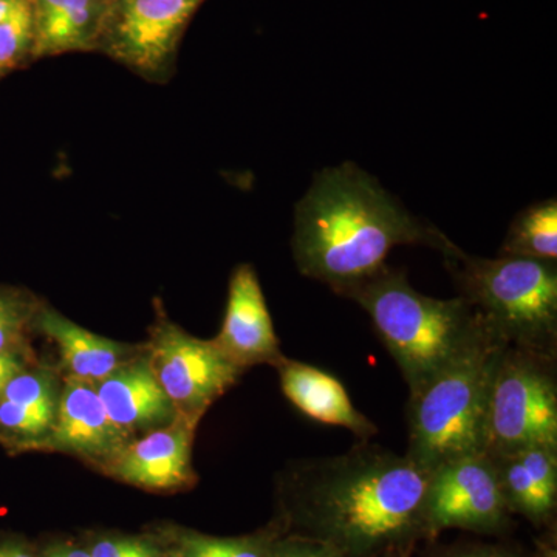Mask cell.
<instances>
[{
    "label": "cell",
    "instance_id": "26",
    "mask_svg": "<svg viewBox=\"0 0 557 557\" xmlns=\"http://www.w3.org/2000/svg\"><path fill=\"white\" fill-rule=\"evenodd\" d=\"M25 364L21 355L14 351H0V394L14 376L24 372Z\"/></svg>",
    "mask_w": 557,
    "mask_h": 557
},
{
    "label": "cell",
    "instance_id": "16",
    "mask_svg": "<svg viewBox=\"0 0 557 557\" xmlns=\"http://www.w3.org/2000/svg\"><path fill=\"white\" fill-rule=\"evenodd\" d=\"M35 20L36 57L95 46L104 27L106 0H30Z\"/></svg>",
    "mask_w": 557,
    "mask_h": 557
},
{
    "label": "cell",
    "instance_id": "15",
    "mask_svg": "<svg viewBox=\"0 0 557 557\" xmlns=\"http://www.w3.org/2000/svg\"><path fill=\"white\" fill-rule=\"evenodd\" d=\"M509 512L544 525L557 507V449L525 448L490 454Z\"/></svg>",
    "mask_w": 557,
    "mask_h": 557
},
{
    "label": "cell",
    "instance_id": "28",
    "mask_svg": "<svg viewBox=\"0 0 557 557\" xmlns=\"http://www.w3.org/2000/svg\"><path fill=\"white\" fill-rule=\"evenodd\" d=\"M0 557H38L27 542L17 537H7L0 541Z\"/></svg>",
    "mask_w": 557,
    "mask_h": 557
},
{
    "label": "cell",
    "instance_id": "6",
    "mask_svg": "<svg viewBox=\"0 0 557 557\" xmlns=\"http://www.w3.org/2000/svg\"><path fill=\"white\" fill-rule=\"evenodd\" d=\"M555 362L523 348H502L487 394L486 454L557 449Z\"/></svg>",
    "mask_w": 557,
    "mask_h": 557
},
{
    "label": "cell",
    "instance_id": "12",
    "mask_svg": "<svg viewBox=\"0 0 557 557\" xmlns=\"http://www.w3.org/2000/svg\"><path fill=\"white\" fill-rule=\"evenodd\" d=\"M126 437L110 420L95 384L69 376L51 424V446L110 458L126 446Z\"/></svg>",
    "mask_w": 557,
    "mask_h": 557
},
{
    "label": "cell",
    "instance_id": "2",
    "mask_svg": "<svg viewBox=\"0 0 557 557\" xmlns=\"http://www.w3.org/2000/svg\"><path fill=\"white\" fill-rule=\"evenodd\" d=\"M449 240L369 172L346 161L313 175L296 205L292 248L302 276L343 296L386 269L395 248L423 245L440 252Z\"/></svg>",
    "mask_w": 557,
    "mask_h": 557
},
{
    "label": "cell",
    "instance_id": "29",
    "mask_svg": "<svg viewBox=\"0 0 557 557\" xmlns=\"http://www.w3.org/2000/svg\"><path fill=\"white\" fill-rule=\"evenodd\" d=\"M65 549H67V545L64 544L51 545L44 552L42 557H67Z\"/></svg>",
    "mask_w": 557,
    "mask_h": 557
},
{
    "label": "cell",
    "instance_id": "4",
    "mask_svg": "<svg viewBox=\"0 0 557 557\" xmlns=\"http://www.w3.org/2000/svg\"><path fill=\"white\" fill-rule=\"evenodd\" d=\"M440 255L458 296L478 310L497 339L556 358V262L516 256L480 258L453 240Z\"/></svg>",
    "mask_w": 557,
    "mask_h": 557
},
{
    "label": "cell",
    "instance_id": "14",
    "mask_svg": "<svg viewBox=\"0 0 557 557\" xmlns=\"http://www.w3.org/2000/svg\"><path fill=\"white\" fill-rule=\"evenodd\" d=\"M95 387L110 420L126 435L138 429L164 428L178 417L149 359L124 362Z\"/></svg>",
    "mask_w": 557,
    "mask_h": 557
},
{
    "label": "cell",
    "instance_id": "31",
    "mask_svg": "<svg viewBox=\"0 0 557 557\" xmlns=\"http://www.w3.org/2000/svg\"><path fill=\"white\" fill-rule=\"evenodd\" d=\"M65 553H67V557H91L90 553L86 552V549L78 547H70V545H67V549H65Z\"/></svg>",
    "mask_w": 557,
    "mask_h": 557
},
{
    "label": "cell",
    "instance_id": "24",
    "mask_svg": "<svg viewBox=\"0 0 557 557\" xmlns=\"http://www.w3.org/2000/svg\"><path fill=\"white\" fill-rule=\"evenodd\" d=\"M89 553L91 557H161L159 545L143 537H104Z\"/></svg>",
    "mask_w": 557,
    "mask_h": 557
},
{
    "label": "cell",
    "instance_id": "27",
    "mask_svg": "<svg viewBox=\"0 0 557 557\" xmlns=\"http://www.w3.org/2000/svg\"><path fill=\"white\" fill-rule=\"evenodd\" d=\"M443 557H522L512 549L504 547H491V545H478V547H465L454 549Z\"/></svg>",
    "mask_w": 557,
    "mask_h": 557
},
{
    "label": "cell",
    "instance_id": "11",
    "mask_svg": "<svg viewBox=\"0 0 557 557\" xmlns=\"http://www.w3.org/2000/svg\"><path fill=\"white\" fill-rule=\"evenodd\" d=\"M196 417L178 416L170 426L124 446L109 458L108 471L129 485L175 490L190 480V445Z\"/></svg>",
    "mask_w": 557,
    "mask_h": 557
},
{
    "label": "cell",
    "instance_id": "25",
    "mask_svg": "<svg viewBox=\"0 0 557 557\" xmlns=\"http://www.w3.org/2000/svg\"><path fill=\"white\" fill-rule=\"evenodd\" d=\"M271 557H341V555L329 545L313 539L288 534L277 539Z\"/></svg>",
    "mask_w": 557,
    "mask_h": 557
},
{
    "label": "cell",
    "instance_id": "3",
    "mask_svg": "<svg viewBox=\"0 0 557 557\" xmlns=\"http://www.w3.org/2000/svg\"><path fill=\"white\" fill-rule=\"evenodd\" d=\"M343 298L355 300L369 314L409 394L486 339L496 338L468 300L423 295L410 285L405 270L391 265L347 289Z\"/></svg>",
    "mask_w": 557,
    "mask_h": 557
},
{
    "label": "cell",
    "instance_id": "13",
    "mask_svg": "<svg viewBox=\"0 0 557 557\" xmlns=\"http://www.w3.org/2000/svg\"><path fill=\"white\" fill-rule=\"evenodd\" d=\"M277 370L282 392L304 416L347 429L362 442L379 434V428L355 408L346 387L332 373L287 358L278 362Z\"/></svg>",
    "mask_w": 557,
    "mask_h": 557
},
{
    "label": "cell",
    "instance_id": "20",
    "mask_svg": "<svg viewBox=\"0 0 557 557\" xmlns=\"http://www.w3.org/2000/svg\"><path fill=\"white\" fill-rule=\"evenodd\" d=\"M0 398L9 399L14 405L57 417L58 397L57 381L50 372H21L3 388Z\"/></svg>",
    "mask_w": 557,
    "mask_h": 557
},
{
    "label": "cell",
    "instance_id": "8",
    "mask_svg": "<svg viewBox=\"0 0 557 557\" xmlns=\"http://www.w3.org/2000/svg\"><path fill=\"white\" fill-rule=\"evenodd\" d=\"M149 364L178 416L196 418L236 384L245 370L215 339L194 338L168 321L161 322L153 336Z\"/></svg>",
    "mask_w": 557,
    "mask_h": 557
},
{
    "label": "cell",
    "instance_id": "22",
    "mask_svg": "<svg viewBox=\"0 0 557 557\" xmlns=\"http://www.w3.org/2000/svg\"><path fill=\"white\" fill-rule=\"evenodd\" d=\"M53 421L54 417L44 416L24 406L14 405L9 399L0 398V426L13 434L39 437L50 432Z\"/></svg>",
    "mask_w": 557,
    "mask_h": 557
},
{
    "label": "cell",
    "instance_id": "18",
    "mask_svg": "<svg viewBox=\"0 0 557 557\" xmlns=\"http://www.w3.org/2000/svg\"><path fill=\"white\" fill-rule=\"evenodd\" d=\"M500 256L556 262L557 200L555 197L536 201L516 215L502 244Z\"/></svg>",
    "mask_w": 557,
    "mask_h": 557
},
{
    "label": "cell",
    "instance_id": "30",
    "mask_svg": "<svg viewBox=\"0 0 557 557\" xmlns=\"http://www.w3.org/2000/svg\"><path fill=\"white\" fill-rule=\"evenodd\" d=\"M17 0H0V22L5 20L9 16L10 11L14 9Z\"/></svg>",
    "mask_w": 557,
    "mask_h": 557
},
{
    "label": "cell",
    "instance_id": "32",
    "mask_svg": "<svg viewBox=\"0 0 557 557\" xmlns=\"http://www.w3.org/2000/svg\"><path fill=\"white\" fill-rule=\"evenodd\" d=\"M405 552H406V549H401V552L388 553V555H384V556H380V557H406Z\"/></svg>",
    "mask_w": 557,
    "mask_h": 557
},
{
    "label": "cell",
    "instance_id": "1",
    "mask_svg": "<svg viewBox=\"0 0 557 557\" xmlns=\"http://www.w3.org/2000/svg\"><path fill=\"white\" fill-rule=\"evenodd\" d=\"M429 472L408 456L368 442L300 465L287 490L284 522L341 557H380L424 536Z\"/></svg>",
    "mask_w": 557,
    "mask_h": 557
},
{
    "label": "cell",
    "instance_id": "17",
    "mask_svg": "<svg viewBox=\"0 0 557 557\" xmlns=\"http://www.w3.org/2000/svg\"><path fill=\"white\" fill-rule=\"evenodd\" d=\"M38 327L57 343L72 379L98 384L126 362L124 346L79 327L58 311H40Z\"/></svg>",
    "mask_w": 557,
    "mask_h": 557
},
{
    "label": "cell",
    "instance_id": "33",
    "mask_svg": "<svg viewBox=\"0 0 557 557\" xmlns=\"http://www.w3.org/2000/svg\"><path fill=\"white\" fill-rule=\"evenodd\" d=\"M170 557H178V556L175 555V553H172V555Z\"/></svg>",
    "mask_w": 557,
    "mask_h": 557
},
{
    "label": "cell",
    "instance_id": "10",
    "mask_svg": "<svg viewBox=\"0 0 557 557\" xmlns=\"http://www.w3.org/2000/svg\"><path fill=\"white\" fill-rule=\"evenodd\" d=\"M215 343L240 368L284 359L258 273L239 265L231 276L225 318Z\"/></svg>",
    "mask_w": 557,
    "mask_h": 557
},
{
    "label": "cell",
    "instance_id": "34",
    "mask_svg": "<svg viewBox=\"0 0 557 557\" xmlns=\"http://www.w3.org/2000/svg\"><path fill=\"white\" fill-rule=\"evenodd\" d=\"M0 72H2V70H0Z\"/></svg>",
    "mask_w": 557,
    "mask_h": 557
},
{
    "label": "cell",
    "instance_id": "19",
    "mask_svg": "<svg viewBox=\"0 0 557 557\" xmlns=\"http://www.w3.org/2000/svg\"><path fill=\"white\" fill-rule=\"evenodd\" d=\"M281 531H265L245 537H214L196 531L175 536L178 557H271Z\"/></svg>",
    "mask_w": 557,
    "mask_h": 557
},
{
    "label": "cell",
    "instance_id": "23",
    "mask_svg": "<svg viewBox=\"0 0 557 557\" xmlns=\"http://www.w3.org/2000/svg\"><path fill=\"white\" fill-rule=\"evenodd\" d=\"M27 322V304L16 296L0 293V351L16 350Z\"/></svg>",
    "mask_w": 557,
    "mask_h": 557
},
{
    "label": "cell",
    "instance_id": "7",
    "mask_svg": "<svg viewBox=\"0 0 557 557\" xmlns=\"http://www.w3.org/2000/svg\"><path fill=\"white\" fill-rule=\"evenodd\" d=\"M509 516L490 454L458 458L429 472L424 537L450 528L500 534L507 530Z\"/></svg>",
    "mask_w": 557,
    "mask_h": 557
},
{
    "label": "cell",
    "instance_id": "5",
    "mask_svg": "<svg viewBox=\"0 0 557 557\" xmlns=\"http://www.w3.org/2000/svg\"><path fill=\"white\" fill-rule=\"evenodd\" d=\"M490 338L409 394L406 456L426 472L486 453V409L502 348Z\"/></svg>",
    "mask_w": 557,
    "mask_h": 557
},
{
    "label": "cell",
    "instance_id": "9",
    "mask_svg": "<svg viewBox=\"0 0 557 557\" xmlns=\"http://www.w3.org/2000/svg\"><path fill=\"white\" fill-rule=\"evenodd\" d=\"M205 0H116L109 9V49L139 70L160 72L180 36Z\"/></svg>",
    "mask_w": 557,
    "mask_h": 557
},
{
    "label": "cell",
    "instance_id": "21",
    "mask_svg": "<svg viewBox=\"0 0 557 557\" xmlns=\"http://www.w3.org/2000/svg\"><path fill=\"white\" fill-rule=\"evenodd\" d=\"M35 20L30 0H17L9 16L0 22V70L9 69L33 49Z\"/></svg>",
    "mask_w": 557,
    "mask_h": 557
}]
</instances>
